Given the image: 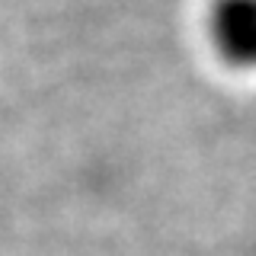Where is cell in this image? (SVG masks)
Listing matches in <instances>:
<instances>
[{
	"label": "cell",
	"instance_id": "6da1fadb",
	"mask_svg": "<svg viewBox=\"0 0 256 256\" xmlns=\"http://www.w3.org/2000/svg\"><path fill=\"white\" fill-rule=\"evenodd\" d=\"M205 38L234 70H256V0H208Z\"/></svg>",
	"mask_w": 256,
	"mask_h": 256
}]
</instances>
